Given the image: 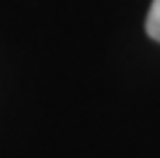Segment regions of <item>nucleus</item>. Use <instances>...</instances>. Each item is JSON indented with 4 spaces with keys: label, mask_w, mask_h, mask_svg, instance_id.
Masks as SVG:
<instances>
[{
    "label": "nucleus",
    "mask_w": 160,
    "mask_h": 158,
    "mask_svg": "<svg viewBox=\"0 0 160 158\" xmlns=\"http://www.w3.org/2000/svg\"><path fill=\"white\" fill-rule=\"evenodd\" d=\"M146 33L155 43H160V0H153L151 7H148V14H146Z\"/></svg>",
    "instance_id": "f257e3e1"
}]
</instances>
